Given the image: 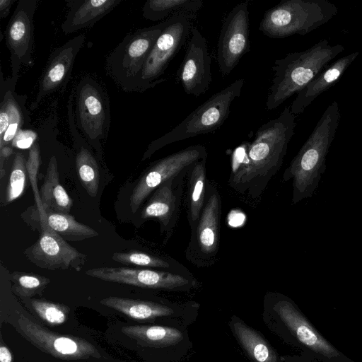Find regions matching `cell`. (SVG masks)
I'll use <instances>...</instances> for the list:
<instances>
[{
	"label": "cell",
	"mask_w": 362,
	"mask_h": 362,
	"mask_svg": "<svg viewBox=\"0 0 362 362\" xmlns=\"http://www.w3.org/2000/svg\"><path fill=\"white\" fill-rule=\"evenodd\" d=\"M295 119L290 107H286L279 117L257 129L254 140L250 142L248 164L238 176L228 181L233 189L247 192L252 199L262 195L282 166L288 143L294 134Z\"/></svg>",
	"instance_id": "1"
},
{
	"label": "cell",
	"mask_w": 362,
	"mask_h": 362,
	"mask_svg": "<svg viewBox=\"0 0 362 362\" xmlns=\"http://www.w3.org/2000/svg\"><path fill=\"white\" fill-rule=\"evenodd\" d=\"M262 318L268 329L284 343L319 362H355L326 339L297 304L284 294H265Z\"/></svg>",
	"instance_id": "2"
},
{
	"label": "cell",
	"mask_w": 362,
	"mask_h": 362,
	"mask_svg": "<svg viewBox=\"0 0 362 362\" xmlns=\"http://www.w3.org/2000/svg\"><path fill=\"white\" fill-rule=\"evenodd\" d=\"M341 118L337 101L329 104L312 133L284 170L282 180H292V204L311 197L318 187L326 165V157Z\"/></svg>",
	"instance_id": "3"
},
{
	"label": "cell",
	"mask_w": 362,
	"mask_h": 362,
	"mask_svg": "<svg viewBox=\"0 0 362 362\" xmlns=\"http://www.w3.org/2000/svg\"><path fill=\"white\" fill-rule=\"evenodd\" d=\"M344 50L342 45H332L328 40L323 39L305 50L291 52L276 59L272 68V78L267 96V108L269 110L276 109L298 93Z\"/></svg>",
	"instance_id": "4"
},
{
	"label": "cell",
	"mask_w": 362,
	"mask_h": 362,
	"mask_svg": "<svg viewBox=\"0 0 362 362\" xmlns=\"http://www.w3.org/2000/svg\"><path fill=\"white\" fill-rule=\"evenodd\" d=\"M337 12L327 0H284L265 12L259 30L271 38L305 35L328 23Z\"/></svg>",
	"instance_id": "5"
},
{
	"label": "cell",
	"mask_w": 362,
	"mask_h": 362,
	"mask_svg": "<svg viewBox=\"0 0 362 362\" xmlns=\"http://www.w3.org/2000/svg\"><path fill=\"white\" fill-rule=\"evenodd\" d=\"M244 80L238 79L211 95L170 132L153 141L148 156L172 143L212 132L228 118L232 103L240 97Z\"/></svg>",
	"instance_id": "6"
},
{
	"label": "cell",
	"mask_w": 362,
	"mask_h": 362,
	"mask_svg": "<svg viewBox=\"0 0 362 362\" xmlns=\"http://www.w3.org/2000/svg\"><path fill=\"white\" fill-rule=\"evenodd\" d=\"M165 21L129 33L108 55L109 76L126 91H136L139 77Z\"/></svg>",
	"instance_id": "7"
},
{
	"label": "cell",
	"mask_w": 362,
	"mask_h": 362,
	"mask_svg": "<svg viewBox=\"0 0 362 362\" xmlns=\"http://www.w3.org/2000/svg\"><path fill=\"white\" fill-rule=\"evenodd\" d=\"M221 197L216 185L209 182L207 196L199 218L190 230L185 256L198 268L209 267L218 260L221 238Z\"/></svg>",
	"instance_id": "8"
},
{
	"label": "cell",
	"mask_w": 362,
	"mask_h": 362,
	"mask_svg": "<svg viewBox=\"0 0 362 362\" xmlns=\"http://www.w3.org/2000/svg\"><path fill=\"white\" fill-rule=\"evenodd\" d=\"M194 17V13H180L165 20L163 31L141 71L136 91L144 92L165 81L161 76L189 38Z\"/></svg>",
	"instance_id": "9"
},
{
	"label": "cell",
	"mask_w": 362,
	"mask_h": 362,
	"mask_svg": "<svg viewBox=\"0 0 362 362\" xmlns=\"http://www.w3.org/2000/svg\"><path fill=\"white\" fill-rule=\"evenodd\" d=\"M86 274L105 281L175 292H188L198 286L192 274L162 269L103 267L88 269Z\"/></svg>",
	"instance_id": "10"
},
{
	"label": "cell",
	"mask_w": 362,
	"mask_h": 362,
	"mask_svg": "<svg viewBox=\"0 0 362 362\" xmlns=\"http://www.w3.org/2000/svg\"><path fill=\"white\" fill-rule=\"evenodd\" d=\"M206 157L207 151L204 146L193 145L155 161L133 189L129 198L131 211L136 212L147 197L164 182L187 171L194 163Z\"/></svg>",
	"instance_id": "11"
},
{
	"label": "cell",
	"mask_w": 362,
	"mask_h": 362,
	"mask_svg": "<svg viewBox=\"0 0 362 362\" xmlns=\"http://www.w3.org/2000/svg\"><path fill=\"white\" fill-rule=\"evenodd\" d=\"M100 303L135 320L168 319L180 328H187L192 323L196 320L199 308V304L194 301L157 302L116 296L104 298L100 300Z\"/></svg>",
	"instance_id": "12"
},
{
	"label": "cell",
	"mask_w": 362,
	"mask_h": 362,
	"mask_svg": "<svg viewBox=\"0 0 362 362\" xmlns=\"http://www.w3.org/2000/svg\"><path fill=\"white\" fill-rule=\"evenodd\" d=\"M18 325L31 344L54 357L66 360L101 358L98 350L84 339L53 332L25 315L19 317Z\"/></svg>",
	"instance_id": "13"
},
{
	"label": "cell",
	"mask_w": 362,
	"mask_h": 362,
	"mask_svg": "<svg viewBox=\"0 0 362 362\" xmlns=\"http://www.w3.org/2000/svg\"><path fill=\"white\" fill-rule=\"evenodd\" d=\"M40 235L24 250L27 259L37 267L49 270L72 268L78 272L85 264L86 255L80 252L45 223H40Z\"/></svg>",
	"instance_id": "14"
},
{
	"label": "cell",
	"mask_w": 362,
	"mask_h": 362,
	"mask_svg": "<svg viewBox=\"0 0 362 362\" xmlns=\"http://www.w3.org/2000/svg\"><path fill=\"white\" fill-rule=\"evenodd\" d=\"M247 2L236 5L223 22L216 49V62L223 75H228L249 51Z\"/></svg>",
	"instance_id": "15"
},
{
	"label": "cell",
	"mask_w": 362,
	"mask_h": 362,
	"mask_svg": "<svg viewBox=\"0 0 362 362\" xmlns=\"http://www.w3.org/2000/svg\"><path fill=\"white\" fill-rule=\"evenodd\" d=\"M187 170L160 185L151 194L141 213L143 220L158 221L160 231L165 235L164 244L172 236L180 217Z\"/></svg>",
	"instance_id": "16"
},
{
	"label": "cell",
	"mask_w": 362,
	"mask_h": 362,
	"mask_svg": "<svg viewBox=\"0 0 362 362\" xmlns=\"http://www.w3.org/2000/svg\"><path fill=\"white\" fill-rule=\"evenodd\" d=\"M37 3V0H20L6 28V43L16 81L21 64H33L34 14Z\"/></svg>",
	"instance_id": "17"
},
{
	"label": "cell",
	"mask_w": 362,
	"mask_h": 362,
	"mask_svg": "<svg viewBox=\"0 0 362 362\" xmlns=\"http://www.w3.org/2000/svg\"><path fill=\"white\" fill-rule=\"evenodd\" d=\"M177 76L185 92L195 97L205 93L211 84V56L206 40L197 28L191 29Z\"/></svg>",
	"instance_id": "18"
},
{
	"label": "cell",
	"mask_w": 362,
	"mask_h": 362,
	"mask_svg": "<svg viewBox=\"0 0 362 362\" xmlns=\"http://www.w3.org/2000/svg\"><path fill=\"white\" fill-rule=\"evenodd\" d=\"M76 114L79 127L89 140L104 136L108 126L107 108L100 88L93 80H83L79 85Z\"/></svg>",
	"instance_id": "19"
},
{
	"label": "cell",
	"mask_w": 362,
	"mask_h": 362,
	"mask_svg": "<svg viewBox=\"0 0 362 362\" xmlns=\"http://www.w3.org/2000/svg\"><path fill=\"white\" fill-rule=\"evenodd\" d=\"M85 39L84 35H78L52 53L40 78L35 98L30 105L31 110L36 109L45 96L69 79L75 59Z\"/></svg>",
	"instance_id": "20"
},
{
	"label": "cell",
	"mask_w": 362,
	"mask_h": 362,
	"mask_svg": "<svg viewBox=\"0 0 362 362\" xmlns=\"http://www.w3.org/2000/svg\"><path fill=\"white\" fill-rule=\"evenodd\" d=\"M122 332L141 345L168 350L182 360L192 348L186 328L165 325H131L123 327Z\"/></svg>",
	"instance_id": "21"
},
{
	"label": "cell",
	"mask_w": 362,
	"mask_h": 362,
	"mask_svg": "<svg viewBox=\"0 0 362 362\" xmlns=\"http://www.w3.org/2000/svg\"><path fill=\"white\" fill-rule=\"evenodd\" d=\"M358 54V52H351L324 69L297 93L290 106L291 112L295 116L301 114L317 97L328 90L340 78Z\"/></svg>",
	"instance_id": "22"
},
{
	"label": "cell",
	"mask_w": 362,
	"mask_h": 362,
	"mask_svg": "<svg viewBox=\"0 0 362 362\" xmlns=\"http://www.w3.org/2000/svg\"><path fill=\"white\" fill-rule=\"evenodd\" d=\"M121 0L69 1V11L61 28L67 35L91 28L115 8Z\"/></svg>",
	"instance_id": "23"
},
{
	"label": "cell",
	"mask_w": 362,
	"mask_h": 362,
	"mask_svg": "<svg viewBox=\"0 0 362 362\" xmlns=\"http://www.w3.org/2000/svg\"><path fill=\"white\" fill-rule=\"evenodd\" d=\"M228 325L240 347L252 362H282L281 356L264 337L240 318L233 315Z\"/></svg>",
	"instance_id": "24"
},
{
	"label": "cell",
	"mask_w": 362,
	"mask_h": 362,
	"mask_svg": "<svg viewBox=\"0 0 362 362\" xmlns=\"http://www.w3.org/2000/svg\"><path fill=\"white\" fill-rule=\"evenodd\" d=\"M206 158L194 163L187 170L185 177V209L190 230L197 223L204 209L209 185L206 176Z\"/></svg>",
	"instance_id": "25"
},
{
	"label": "cell",
	"mask_w": 362,
	"mask_h": 362,
	"mask_svg": "<svg viewBox=\"0 0 362 362\" xmlns=\"http://www.w3.org/2000/svg\"><path fill=\"white\" fill-rule=\"evenodd\" d=\"M40 195L45 211L52 210L69 214L73 201L60 184L57 160L54 156L51 157L48 163Z\"/></svg>",
	"instance_id": "26"
},
{
	"label": "cell",
	"mask_w": 362,
	"mask_h": 362,
	"mask_svg": "<svg viewBox=\"0 0 362 362\" xmlns=\"http://www.w3.org/2000/svg\"><path fill=\"white\" fill-rule=\"evenodd\" d=\"M112 259L115 262L127 265L133 264L185 274H192L190 271L183 264L167 255L161 256L133 250L124 252H115L112 255Z\"/></svg>",
	"instance_id": "27"
},
{
	"label": "cell",
	"mask_w": 362,
	"mask_h": 362,
	"mask_svg": "<svg viewBox=\"0 0 362 362\" xmlns=\"http://www.w3.org/2000/svg\"><path fill=\"white\" fill-rule=\"evenodd\" d=\"M40 223H45L63 239L68 241H81L99 235L93 228L77 222L73 216L52 210L45 211V220Z\"/></svg>",
	"instance_id": "28"
},
{
	"label": "cell",
	"mask_w": 362,
	"mask_h": 362,
	"mask_svg": "<svg viewBox=\"0 0 362 362\" xmlns=\"http://www.w3.org/2000/svg\"><path fill=\"white\" fill-rule=\"evenodd\" d=\"M202 6V0H149L143 6L142 16L151 21H164L180 13H195Z\"/></svg>",
	"instance_id": "29"
},
{
	"label": "cell",
	"mask_w": 362,
	"mask_h": 362,
	"mask_svg": "<svg viewBox=\"0 0 362 362\" xmlns=\"http://www.w3.org/2000/svg\"><path fill=\"white\" fill-rule=\"evenodd\" d=\"M78 179L90 197H95L99 188V170L96 160L90 151L81 147L76 157Z\"/></svg>",
	"instance_id": "30"
},
{
	"label": "cell",
	"mask_w": 362,
	"mask_h": 362,
	"mask_svg": "<svg viewBox=\"0 0 362 362\" xmlns=\"http://www.w3.org/2000/svg\"><path fill=\"white\" fill-rule=\"evenodd\" d=\"M26 160L18 152L15 154L8 183L6 187L5 204H8L23 193L26 182Z\"/></svg>",
	"instance_id": "31"
},
{
	"label": "cell",
	"mask_w": 362,
	"mask_h": 362,
	"mask_svg": "<svg viewBox=\"0 0 362 362\" xmlns=\"http://www.w3.org/2000/svg\"><path fill=\"white\" fill-rule=\"evenodd\" d=\"M12 279L16 293L24 297L40 293L50 282V279L45 276L19 272H13Z\"/></svg>",
	"instance_id": "32"
},
{
	"label": "cell",
	"mask_w": 362,
	"mask_h": 362,
	"mask_svg": "<svg viewBox=\"0 0 362 362\" xmlns=\"http://www.w3.org/2000/svg\"><path fill=\"white\" fill-rule=\"evenodd\" d=\"M31 305L42 320L52 325L64 323L70 311L65 305L45 300L33 299Z\"/></svg>",
	"instance_id": "33"
},
{
	"label": "cell",
	"mask_w": 362,
	"mask_h": 362,
	"mask_svg": "<svg viewBox=\"0 0 362 362\" xmlns=\"http://www.w3.org/2000/svg\"><path fill=\"white\" fill-rule=\"evenodd\" d=\"M41 163L40 150L37 143H35L29 150L28 158L26 161V170L35 195L39 221L42 222L45 218V211L43 208L40 190L37 187V175Z\"/></svg>",
	"instance_id": "34"
},
{
	"label": "cell",
	"mask_w": 362,
	"mask_h": 362,
	"mask_svg": "<svg viewBox=\"0 0 362 362\" xmlns=\"http://www.w3.org/2000/svg\"><path fill=\"white\" fill-rule=\"evenodd\" d=\"M36 138L37 134L33 131L20 129L13 139L11 145L20 149L30 148L35 144Z\"/></svg>",
	"instance_id": "35"
},
{
	"label": "cell",
	"mask_w": 362,
	"mask_h": 362,
	"mask_svg": "<svg viewBox=\"0 0 362 362\" xmlns=\"http://www.w3.org/2000/svg\"><path fill=\"white\" fill-rule=\"evenodd\" d=\"M282 362H319L312 356L301 353L300 355H285L281 356Z\"/></svg>",
	"instance_id": "36"
},
{
	"label": "cell",
	"mask_w": 362,
	"mask_h": 362,
	"mask_svg": "<svg viewBox=\"0 0 362 362\" xmlns=\"http://www.w3.org/2000/svg\"><path fill=\"white\" fill-rule=\"evenodd\" d=\"M13 153V148L6 146L0 148V178L2 179L5 175V170L4 168V162Z\"/></svg>",
	"instance_id": "37"
},
{
	"label": "cell",
	"mask_w": 362,
	"mask_h": 362,
	"mask_svg": "<svg viewBox=\"0 0 362 362\" xmlns=\"http://www.w3.org/2000/svg\"><path fill=\"white\" fill-rule=\"evenodd\" d=\"M13 2V0H0V16L1 18H5L8 15Z\"/></svg>",
	"instance_id": "38"
},
{
	"label": "cell",
	"mask_w": 362,
	"mask_h": 362,
	"mask_svg": "<svg viewBox=\"0 0 362 362\" xmlns=\"http://www.w3.org/2000/svg\"><path fill=\"white\" fill-rule=\"evenodd\" d=\"M0 362H13V356L9 349L3 344L0 346Z\"/></svg>",
	"instance_id": "39"
}]
</instances>
